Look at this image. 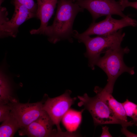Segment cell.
Segmentation results:
<instances>
[{"label": "cell", "instance_id": "cell-6", "mask_svg": "<svg viewBox=\"0 0 137 137\" xmlns=\"http://www.w3.org/2000/svg\"><path fill=\"white\" fill-rule=\"evenodd\" d=\"M14 10L13 15L9 20L5 8L0 10V37L1 38L8 37L15 38L19 32V28L25 22L35 17L25 7L20 4L13 3Z\"/></svg>", "mask_w": 137, "mask_h": 137}, {"label": "cell", "instance_id": "cell-4", "mask_svg": "<svg viewBox=\"0 0 137 137\" xmlns=\"http://www.w3.org/2000/svg\"><path fill=\"white\" fill-rule=\"evenodd\" d=\"M93 97H89L87 93L82 96H78L80 102L78 105L83 106L91 114L95 126L109 124L121 125L122 127L127 128L134 124L132 121L127 122L118 119L109 106L98 94Z\"/></svg>", "mask_w": 137, "mask_h": 137}, {"label": "cell", "instance_id": "cell-2", "mask_svg": "<svg viewBox=\"0 0 137 137\" xmlns=\"http://www.w3.org/2000/svg\"><path fill=\"white\" fill-rule=\"evenodd\" d=\"M125 36V33H122V29L113 34L97 35L94 37L80 33L75 30L73 37L85 45L86 51L84 55L88 59L89 66L93 70L100 55L109 49L121 46Z\"/></svg>", "mask_w": 137, "mask_h": 137}, {"label": "cell", "instance_id": "cell-10", "mask_svg": "<svg viewBox=\"0 0 137 137\" xmlns=\"http://www.w3.org/2000/svg\"><path fill=\"white\" fill-rule=\"evenodd\" d=\"M54 125L46 113H44L27 126L20 129L19 135L29 137H59L57 130L53 129Z\"/></svg>", "mask_w": 137, "mask_h": 137}, {"label": "cell", "instance_id": "cell-22", "mask_svg": "<svg viewBox=\"0 0 137 137\" xmlns=\"http://www.w3.org/2000/svg\"><path fill=\"white\" fill-rule=\"evenodd\" d=\"M73 1H74V2H75L76 1V0H73Z\"/></svg>", "mask_w": 137, "mask_h": 137}, {"label": "cell", "instance_id": "cell-14", "mask_svg": "<svg viewBox=\"0 0 137 137\" xmlns=\"http://www.w3.org/2000/svg\"><path fill=\"white\" fill-rule=\"evenodd\" d=\"M84 110L77 111L70 109L64 114L62 120L67 131L72 132L77 129L81 123L82 113Z\"/></svg>", "mask_w": 137, "mask_h": 137}, {"label": "cell", "instance_id": "cell-15", "mask_svg": "<svg viewBox=\"0 0 137 137\" xmlns=\"http://www.w3.org/2000/svg\"><path fill=\"white\" fill-rule=\"evenodd\" d=\"M0 126V137H13L20 129L19 125L11 112L9 116Z\"/></svg>", "mask_w": 137, "mask_h": 137}, {"label": "cell", "instance_id": "cell-3", "mask_svg": "<svg viewBox=\"0 0 137 137\" xmlns=\"http://www.w3.org/2000/svg\"><path fill=\"white\" fill-rule=\"evenodd\" d=\"M129 52L127 47L123 48L121 46L112 48L107 51L96 62V65L102 69L107 76V83L104 88L106 91L112 93L116 81L123 73L126 72L130 75L134 74V67L127 66L124 61V55Z\"/></svg>", "mask_w": 137, "mask_h": 137}, {"label": "cell", "instance_id": "cell-23", "mask_svg": "<svg viewBox=\"0 0 137 137\" xmlns=\"http://www.w3.org/2000/svg\"></svg>", "mask_w": 137, "mask_h": 137}, {"label": "cell", "instance_id": "cell-1", "mask_svg": "<svg viewBox=\"0 0 137 137\" xmlns=\"http://www.w3.org/2000/svg\"><path fill=\"white\" fill-rule=\"evenodd\" d=\"M57 5L53 23L46 27L43 35L53 44L65 40L72 43L74 21L77 14L84 9L73 0H58Z\"/></svg>", "mask_w": 137, "mask_h": 137}, {"label": "cell", "instance_id": "cell-19", "mask_svg": "<svg viewBox=\"0 0 137 137\" xmlns=\"http://www.w3.org/2000/svg\"><path fill=\"white\" fill-rule=\"evenodd\" d=\"M119 2L124 10L126 8L129 7H132L137 9V1L131 2L128 0H119Z\"/></svg>", "mask_w": 137, "mask_h": 137}, {"label": "cell", "instance_id": "cell-18", "mask_svg": "<svg viewBox=\"0 0 137 137\" xmlns=\"http://www.w3.org/2000/svg\"><path fill=\"white\" fill-rule=\"evenodd\" d=\"M10 103L6 104H0V122H3L9 115L11 111Z\"/></svg>", "mask_w": 137, "mask_h": 137}, {"label": "cell", "instance_id": "cell-12", "mask_svg": "<svg viewBox=\"0 0 137 137\" xmlns=\"http://www.w3.org/2000/svg\"><path fill=\"white\" fill-rule=\"evenodd\" d=\"M6 55L0 67V104H8L16 99L12 96V76L8 73L9 66L6 61Z\"/></svg>", "mask_w": 137, "mask_h": 137}, {"label": "cell", "instance_id": "cell-21", "mask_svg": "<svg viewBox=\"0 0 137 137\" xmlns=\"http://www.w3.org/2000/svg\"><path fill=\"white\" fill-rule=\"evenodd\" d=\"M4 1V0H0V7L1 6V5L2 4L3 2Z\"/></svg>", "mask_w": 137, "mask_h": 137}, {"label": "cell", "instance_id": "cell-20", "mask_svg": "<svg viewBox=\"0 0 137 137\" xmlns=\"http://www.w3.org/2000/svg\"><path fill=\"white\" fill-rule=\"evenodd\" d=\"M108 128V127L106 126L102 127V132L100 137H112L109 132Z\"/></svg>", "mask_w": 137, "mask_h": 137}, {"label": "cell", "instance_id": "cell-5", "mask_svg": "<svg viewBox=\"0 0 137 137\" xmlns=\"http://www.w3.org/2000/svg\"><path fill=\"white\" fill-rule=\"evenodd\" d=\"M71 91L67 90L64 94L53 98L48 97L43 104V109L48 115L54 125H56L59 137L73 136V133L62 131L60 123L63 116L74 103L76 97L70 96Z\"/></svg>", "mask_w": 137, "mask_h": 137}, {"label": "cell", "instance_id": "cell-8", "mask_svg": "<svg viewBox=\"0 0 137 137\" xmlns=\"http://www.w3.org/2000/svg\"><path fill=\"white\" fill-rule=\"evenodd\" d=\"M10 103L11 113L17 121L20 129L28 126L45 111L41 101L22 103L16 99Z\"/></svg>", "mask_w": 137, "mask_h": 137}, {"label": "cell", "instance_id": "cell-17", "mask_svg": "<svg viewBox=\"0 0 137 137\" xmlns=\"http://www.w3.org/2000/svg\"><path fill=\"white\" fill-rule=\"evenodd\" d=\"M13 3H18L25 7L31 13L35 14L37 9V5L34 0H13Z\"/></svg>", "mask_w": 137, "mask_h": 137}, {"label": "cell", "instance_id": "cell-13", "mask_svg": "<svg viewBox=\"0 0 137 137\" xmlns=\"http://www.w3.org/2000/svg\"><path fill=\"white\" fill-rule=\"evenodd\" d=\"M94 91L106 102L118 119L124 122H128L122 103L117 101L113 96L112 93L97 86L95 87Z\"/></svg>", "mask_w": 137, "mask_h": 137}, {"label": "cell", "instance_id": "cell-16", "mask_svg": "<svg viewBox=\"0 0 137 137\" xmlns=\"http://www.w3.org/2000/svg\"><path fill=\"white\" fill-rule=\"evenodd\" d=\"M122 103L127 116L132 118L137 125V105L127 99Z\"/></svg>", "mask_w": 137, "mask_h": 137}, {"label": "cell", "instance_id": "cell-7", "mask_svg": "<svg viewBox=\"0 0 137 137\" xmlns=\"http://www.w3.org/2000/svg\"><path fill=\"white\" fill-rule=\"evenodd\" d=\"M75 2L80 7L87 10L91 14L93 22L98 18L108 15H117L122 18L127 16L119 1L115 0H76Z\"/></svg>", "mask_w": 137, "mask_h": 137}, {"label": "cell", "instance_id": "cell-11", "mask_svg": "<svg viewBox=\"0 0 137 137\" xmlns=\"http://www.w3.org/2000/svg\"><path fill=\"white\" fill-rule=\"evenodd\" d=\"M58 0H37V9L36 17L41 22L40 27L30 31L31 35H43L48 26L49 20L52 16Z\"/></svg>", "mask_w": 137, "mask_h": 137}, {"label": "cell", "instance_id": "cell-9", "mask_svg": "<svg viewBox=\"0 0 137 137\" xmlns=\"http://www.w3.org/2000/svg\"><path fill=\"white\" fill-rule=\"evenodd\" d=\"M131 26H137V22L128 16L120 20L112 18L111 15L106 16L104 20L98 23L93 22L88 28L81 33L84 35L90 36L108 35L114 33L124 27Z\"/></svg>", "mask_w": 137, "mask_h": 137}]
</instances>
